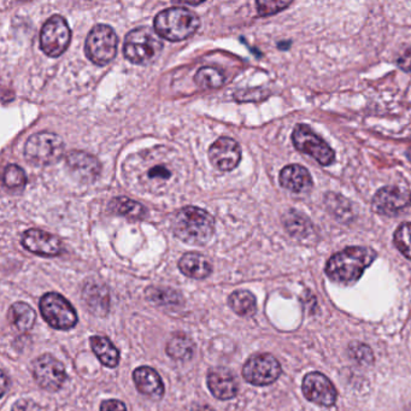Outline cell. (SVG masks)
<instances>
[{"label": "cell", "mask_w": 411, "mask_h": 411, "mask_svg": "<svg viewBox=\"0 0 411 411\" xmlns=\"http://www.w3.org/2000/svg\"><path fill=\"white\" fill-rule=\"evenodd\" d=\"M124 180L134 190L163 195L184 177V163L174 151L163 146L132 156L124 164Z\"/></svg>", "instance_id": "obj_1"}, {"label": "cell", "mask_w": 411, "mask_h": 411, "mask_svg": "<svg viewBox=\"0 0 411 411\" xmlns=\"http://www.w3.org/2000/svg\"><path fill=\"white\" fill-rule=\"evenodd\" d=\"M376 252L364 246H351L329 258L326 274L331 281L351 285L358 281L364 270L375 261Z\"/></svg>", "instance_id": "obj_2"}, {"label": "cell", "mask_w": 411, "mask_h": 411, "mask_svg": "<svg viewBox=\"0 0 411 411\" xmlns=\"http://www.w3.org/2000/svg\"><path fill=\"white\" fill-rule=\"evenodd\" d=\"M172 228L174 235L184 243L203 246L212 239L215 221L203 209L186 207L180 209L172 218Z\"/></svg>", "instance_id": "obj_3"}, {"label": "cell", "mask_w": 411, "mask_h": 411, "mask_svg": "<svg viewBox=\"0 0 411 411\" xmlns=\"http://www.w3.org/2000/svg\"><path fill=\"white\" fill-rule=\"evenodd\" d=\"M200 21L193 11L186 8H169L156 16L155 31L169 41H182L193 36Z\"/></svg>", "instance_id": "obj_4"}, {"label": "cell", "mask_w": 411, "mask_h": 411, "mask_svg": "<svg viewBox=\"0 0 411 411\" xmlns=\"http://www.w3.org/2000/svg\"><path fill=\"white\" fill-rule=\"evenodd\" d=\"M163 50L158 34L150 28L140 27L129 31L124 40V57L129 62L146 66L154 62Z\"/></svg>", "instance_id": "obj_5"}, {"label": "cell", "mask_w": 411, "mask_h": 411, "mask_svg": "<svg viewBox=\"0 0 411 411\" xmlns=\"http://www.w3.org/2000/svg\"><path fill=\"white\" fill-rule=\"evenodd\" d=\"M64 142L54 133L41 132L31 135L24 146V156L33 165H51L62 158Z\"/></svg>", "instance_id": "obj_6"}, {"label": "cell", "mask_w": 411, "mask_h": 411, "mask_svg": "<svg viewBox=\"0 0 411 411\" xmlns=\"http://www.w3.org/2000/svg\"><path fill=\"white\" fill-rule=\"evenodd\" d=\"M117 36L111 27L98 24L93 27L84 44V52L91 62L106 66L117 53Z\"/></svg>", "instance_id": "obj_7"}, {"label": "cell", "mask_w": 411, "mask_h": 411, "mask_svg": "<svg viewBox=\"0 0 411 411\" xmlns=\"http://www.w3.org/2000/svg\"><path fill=\"white\" fill-rule=\"evenodd\" d=\"M40 311L51 327L59 331H69L77 323V315L70 301L54 292L46 293L40 299Z\"/></svg>", "instance_id": "obj_8"}, {"label": "cell", "mask_w": 411, "mask_h": 411, "mask_svg": "<svg viewBox=\"0 0 411 411\" xmlns=\"http://www.w3.org/2000/svg\"><path fill=\"white\" fill-rule=\"evenodd\" d=\"M292 142L297 150L313 157L321 165H329L336 159V154L331 146L306 124H297L292 133Z\"/></svg>", "instance_id": "obj_9"}, {"label": "cell", "mask_w": 411, "mask_h": 411, "mask_svg": "<svg viewBox=\"0 0 411 411\" xmlns=\"http://www.w3.org/2000/svg\"><path fill=\"white\" fill-rule=\"evenodd\" d=\"M71 31L66 18L54 15L50 17L40 33V47L49 57H59L70 44Z\"/></svg>", "instance_id": "obj_10"}, {"label": "cell", "mask_w": 411, "mask_h": 411, "mask_svg": "<svg viewBox=\"0 0 411 411\" xmlns=\"http://www.w3.org/2000/svg\"><path fill=\"white\" fill-rule=\"evenodd\" d=\"M280 375L281 366L278 359L269 354H253L244 364V379L255 386L273 384Z\"/></svg>", "instance_id": "obj_11"}, {"label": "cell", "mask_w": 411, "mask_h": 411, "mask_svg": "<svg viewBox=\"0 0 411 411\" xmlns=\"http://www.w3.org/2000/svg\"><path fill=\"white\" fill-rule=\"evenodd\" d=\"M31 373L41 389L56 392L66 380V373L62 362L52 354H43L34 359Z\"/></svg>", "instance_id": "obj_12"}, {"label": "cell", "mask_w": 411, "mask_h": 411, "mask_svg": "<svg viewBox=\"0 0 411 411\" xmlns=\"http://www.w3.org/2000/svg\"><path fill=\"white\" fill-rule=\"evenodd\" d=\"M303 394L310 402L323 407H331L336 401V389L327 376L317 371L306 374L301 384Z\"/></svg>", "instance_id": "obj_13"}, {"label": "cell", "mask_w": 411, "mask_h": 411, "mask_svg": "<svg viewBox=\"0 0 411 411\" xmlns=\"http://www.w3.org/2000/svg\"><path fill=\"white\" fill-rule=\"evenodd\" d=\"M411 195L408 190L397 186H386L376 192L371 200L373 209L386 216H394L410 204Z\"/></svg>", "instance_id": "obj_14"}, {"label": "cell", "mask_w": 411, "mask_h": 411, "mask_svg": "<svg viewBox=\"0 0 411 411\" xmlns=\"http://www.w3.org/2000/svg\"><path fill=\"white\" fill-rule=\"evenodd\" d=\"M209 159L220 172H230L240 163L241 149L232 137H218L209 149Z\"/></svg>", "instance_id": "obj_15"}, {"label": "cell", "mask_w": 411, "mask_h": 411, "mask_svg": "<svg viewBox=\"0 0 411 411\" xmlns=\"http://www.w3.org/2000/svg\"><path fill=\"white\" fill-rule=\"evenodd\" d=\"M22 245L31 253L43 257L58 256L63 250L62 241L56 235L36 228L24 232Z\"/></svg>", "instance_id": "obj_16"}, {"label": "cell", "mask_w": 411, "mask_h": 411, "mask_svg": "<svg viewBox=\"0 0 411 411\" xmlns=\"http://www.w3.org/2000/svg\"><path fill=\"white\" fill-rule=\"evenodd\" d=\"M66 168L80 181H94L102 172L100 162L94 156L82 151H73L66 156Z\"/></svg>", "instance_id": "obj_17"}, {"label": "cell", "mask_w": 411, "mask_h": 411, "mask_svg": "<svg viewBox=\"0 0 411 411\" xmlns=\"http://www.w3.org/2000/svg\"><path fill=\"white\" fill-rule=\"evenodd\" d=\"M208 386L212 396L221 401H228L238 394V380L227 368H212L208 374Z\"/></svg>", "instance_id": "obj_18"}, {"label": "cell", "mask_w": 411, "mask_h": 411, "mask_svg": "<svg viewBox=\"0 0 411 411\" xmlns=\"http://www.w3.org/2000/svg\"><path fill=\"white\" fill-rule=\"evenodd\" d=\"M278 181L283 188L293 193H308L313 188L314 181L309 170L299 164H291L280 172Z\"/></svg>", "instance_id": "obj_19"}, {"label": "cell", "mask_w": 411, "mask_h": 411, "mask_svg": "<svg viewBox=\"0 0 411 411\" xmlns=\"http://www.w3.org/2000/svg\"><path fill=\"white\" fill-rule=\"evenodd\" d=\"M133 380L137 391L152 401H159L164 396L163 381L158 373L151 367H139L133 371Z\"/></svg>", "instance_id": "obj_20"}, {"label": "cell", "mask_w": 411, "mask_h": 411, "mask_svg": "<svg viewBox=\"0 0 411 411\" xmlns=\"http://www.w3.org/2000/svg\"><path fill=\"white\" fill-rule=\"evenodd\" d=\"M82 299L94 315H105L110 308V294L104 285L87 283L82 290Z\"/></svg>", "instance_id": "obj_21"}, {"label": "cell", "mask_w": 411, "mask_h": 411, "mask_svg": "<svg viewBox=\"0 0 411 411\" xmlns=\"http://www.w3.org/2000/svg\"><path fill=\"white\" fill-rule=\"evenodd\" d=\"M179 269L181 270L182 274H185L188 278L202 280L211 274L212 267L207 257L190 252L180 258Z\"/></svg>", "instance_id": "obj_22"}, {"label": "cell", "mask_w": 411, "mask_h": 411, "mask_svg": "<svg viewBox=\"0 0 411 411\" xmlns=\"http://www.w3.org/2000/svg\"><path fill=\"white\" fill-rule=\"evenodd\" d=\"M195 345L190 336L180 331L172 334L167 344V354L169 357L179 362L190 361L195 354Z\"/></svg>", "instance_id": "obj_23"}, {"label": "cell", "mask_w": 411, "mask_h": 411, "mask_svg": "<svg viewBox=\"0 0 411 411\" xmlns=\"http://www.w3.org/2000/svg\"><path fill=\"white\" fill-rule=\"evenodd\" d=\"M91 348L100 362L109 368L119 366V352L115 345L106 336H94L91 338Z\"/></svg>", "instance_id": "obj_24"}, {"label": "cell", "mask_w": 411, "mask_h": 411, "mask_svg": "<svg viewBox=\"0 0 411 411\" xmlns=\"http://www.w3.org/2000/svg\"><path fill=\"white\" fill-rule=\"evenodd\" d=\"M9 320L17 331H31L36 323V311L24 301H17L10 308Z\"/></svg>", "instance_id": "obj_25"}, {"label": "cell", "mask_w": 411, "mask_h": 411, "mask_svg": "<svg viewBox=\"0 0 411 411\" xmlns=\"http://www.w3.org/2000/svg\"><path fill=\"white\" fill-rule=\"evenodd\" d=\"M283 225L293 238L306 239L314 233L313 225L296 210H290L283 217Z\"/></svg>", "instance_id": "obj_26"}, {"label": "cell", "mask_w": 411, "mask_h": 411, "mask_svg": "<svg viewBox=\"0 0 411 411\" xmlns=\"http://www.w3.org/2000/svg\"><path fill=\"white\" fill-rule=\"evenodd\" d=\"M109 209L119 216L126 217L129 220H140L145 216V208L142 204L128 197H117L111 200Z\"/></svg>", "instance_id": "obj_27"}, {"label": "cell", "mask_w": 411, "mask_h": 411, "mask_svg": "<svg viewBox=\"0 0 411 411\" xmlns=\"http://www.w3.org/2000/svg\"><path fill=\"white\" fill-rule=\"evenodd\" d=\"M228 301H230L232 310L239 316L250 317V316L256 314V298L252 294L251 292L246 291V290H239V291L233 292L230 294Z\"/></svg>", "instance_id": "obj_28"}, {"label": "cell", "mask_w": 411, "mask_h": 411, "mask_svg": "<svg viewBox=\"0 0 411 411\" xmlns=\"http://www.w3.org/2000/svg\"><path fill=\"white\" fill-rule=\"evenodd\" d=\"M146 297L149 301L158 306H177L184 304L180 292L172 288L150 287L146 291Z\"/></svg>", "instance_id": "obj_29"}, {"label": "cell", "mask_w": 411, "mask_h": 411, "mask_svg": "<svg viewBox=\"0 0 411 411\" xmlns=\"http://www.w3.org/2000/svg\"><path fill=\"white\" fill-rule=\"evenodd\" d=\"M195 82L200 89H215L222 87L225 82V77L221 71L211 66L200 68L195 76Z\"/></svg>", "instance_id": "obj_30"}, {"label": "cell", "mask_w": 411, "mask_h": 411, "mask_svg": "<svg viewBox=\"0 0 411 411\" xmlns=\"http://www.w3.org/2000/svg\"><path fill=\"white\" fill-rule=\"evenodd\" d=\"M27 184L24 170L16 164H9L4 172V185L13 190H22Z\"/></svg>", "instance_id": "obj_31"}, {"label": "cell", "mask_w": 411, "mask_h": 411, "mask_svg": "<svg viewBox=\"0 0 411 411\" xmlns=\"http://www.w3.org/2000/svg\"><path fill=\"white\" fill-rule=\"evenodd\" d=\"M394 241L399 252L411 261V223H402L398 227Z\"/></svg>", "instance_id": "obj_32"}, {"label": "cell", "mask_w": 411, "mask_h": 411, "mask_svg": "<svg viewBox=\"0 0 411 411\" xmlns=\"http://www.w3.org/2000/svg\"><path fill=\"white\" fill-rule=\"evenodd\" d=\"M291 1H257L256 6L260 16H270L286 9Z\"/></svg>", "instance_id": "obj_33"}, {"label": "cell", "mask_w": 411, "mask_h": 411, "mask_svg": "<svg viewBox=\"0 0 411 411\" xmlns=\"http://www.w3.org/2000/svg\"><path fill=\"white\" fill-rule=\"evenodd\" d=\"M350 350H351V356L362 364H371L374 361V356L371 350L368 348L367 345L364 344H351L350 345Z\"/></svg>", "instance_id": "obj_34"}, {"label": "cell", "mask_w": 411, "mask_h": 411, "mask_svg": "<svg viewBox=\"0 0 411 411\" xmlns=\"http://www.w3.org/2000/svg\"><path fill=\"white\" fill-rule=\"evenodd\" d=\"M11 411H40V407L33 401H18L13 404V410Z\"/></svg>", "instance_id": "obj_35"}, {"label": "cell", "mask_w": 411, "mask_h": 411, "mask_svg": "<svg viewBox=\"0 0 411 411\" xmlns=\"http://www.w3.org/2000/svg\"><path fill=\"white\" fill-rule=\"evenodd\" d=\"M100 411H127V408L124 403L116 401V399H109L104 401L100 405Z\"/></svg>", "instance_id": "obj_36"}, {"label": "cell", "mask_w": 411, "mask_h": 411, "mask_svg": "<svg viewBox=\"0 0 411 411\" xmlns=\"http://www.w3.org/2000/svg\"><path fill=\"white\" fill-rule=\"evenodd\" d=\"M398 64L402 68L403 70L411 71V51L407 52V54H404L399 61Z\"/></svg>", "instance_id": "obj_37"}, {"label": "cell", "mask_w": 411, "mask_h": 411, "mask_svg": "<svg viewBox=\"0 0 411 411\" xmlns=\"http://www.w3.org/2000/svg\"><path fill=\"white\" fill-rule=\"evenodd\" d=\"M192 411H215L211 407H209L207 404H197L193 407Z\"/></svg>", "instance_id": "obj_38"}]
</instances>
